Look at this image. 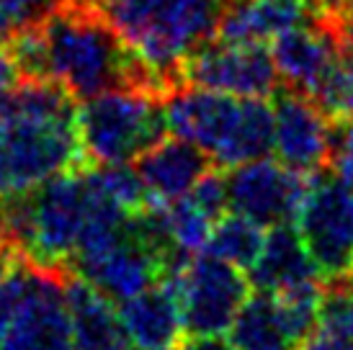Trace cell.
Wrapping results in <instances>:
<instances>
[{"instance_id": "cell-1", "label": "cell", "mask_w": 353, "mask_h": 350, "mask_svg": "<svg viewBox=\"0 0 353 350\" xmlns=\"http://www.w3.org/2000/svg\"><path fill=\"white\" fill-rule=\"evenodd\" d=\"M44 34L52 78L78 103L121 88H148L160 96L148 65L111 26L96 0H59L44 19Z\"/></svg>"}, {"instance_id": "cell-2", "label": "cell", "mask_w": 353, "mask_h": 350, "mask_svg": "<svg viewBox=\"0 0 353 350\" xmlns=\"http://www.w3.org/2000/svg\"><path fill=\"white\" fill-rule=\"evenodd\" d=\"M148 65L160 96L183 85V65L216 37L227 0H96Z\"/></svg>"}, {"instance_id": "cell-3", "label": "cell", "mask_w": 353, "mask_h": 350, "mask_svg": "<svg viewBox=\"0 0 353 350\" xmlns=\"http://www.w3.org/2000/svg\"><path fill=\"white\" fill-rule=\"evenodd\" d=\"M165 116L170 134L201 147L225 170L274 150V106L263 98L181 85L165 96Z\"/></svg>"}, {"instance_id": "cell-4", "label": "cell", "mask_w": 353, "mask_h": 350, "mask_svg": "<svg viewBox=\"0 0 353 350\" xmlns=\"http://www.w3.org/2000/svg\"><path fill=\"white\" fill-rule=\"evenodd\" d=\"M75 127L88 165L129 163L170 132L165 101L148 88L106 90L80 101Z\"/></svg>"}, {"instance_id": "cell-5", "label": "cell", "mask_w": 353, "mask_h": 350, "mask_svg": "<svg viewBox=\"0 0 353 350\" xmlns=\"http://www.w3.org/2000/svg\"><path fill=\"white\" fill-rule=\"evenodd\" d=\"M88 165L75 119L0 121V198L26 194L59 173Z\"/></svg>"}, {"instance_id": "cell-6", "label": "cell", "mask_w": 353, "mask_h": 350, "mask_svg": "<svg viewBox=\"0 0 353 350\" xmlns=\"http://www.w3.org/2000/svg\"><path fill=\"white\" fill-rule=\"evenodd\" d=\"M296 232L312 255L323 281L353 273V188L338 175H310V185L296 212Z\"/></svg>"}, {"instance_id": "cell-7", "label": "cell", "mask_w": 353, "mask_h": 350, "mask_svg": "<svg viewBox=\"0 0 353 350\" xmlns=\"http://www.w3.org/2000/svg\"><path fill=\"white\" fill-rule=\"evenodd\" d=\"M170 278L186 335H225L253 289L243 268L212 253L191 255Z\"/></svg>"}, {"instance_id": "cell-8", "label": "cell", "mask_w": 353, "mask_h": 350, "mask_svg": "<svg viewBox=\"0 0 353 350\" xmlns=\"http://www.w3.org/2000/svg\"><path fill=\"white\" fill-rule=\"evenodd\" d=\"M65 278V268L29 262V283L0 340V350H78Z\"/></svg>"}, {"instance_id": "cell-9", "label": "cell", "mask_w": 353, "mask_h": 350, "mask_svg": "<svg viewBox=\"0 0 353 350\" xmlns=\"http://www.w3.org/2000/svg\"><path fill=\"white\" fill-rule=\"evenodd\" d=\"M279 68L265 44L212 39L183 65V85L209 88L243 98H268L279 90Z\"/></svg>"}, {"instance_id": "cell-10", "label": "cell", "mask_w": 353, "mask_h": 350, "mask_svg": "<svg viewBox=\"0 0 353 350\" xmlns=\"http://www.w3.org/2000/svg\"><path fill=\"white\" fill-rule=\"evenodd\" d=\"M310 185V175H302L274 160H253L227 173L230 209L248 216L250 222L271 229L276 224H292Z\"/></svg>"}, {"instance_id": "cell-11", "label": "cell", "mask_w": 353, "mask_h": 350, "mask_svg": "<svg viewBox=\"0 0 353 350\" xmlns=\"http://www.w3.org/2000/svg\"><path fill=\"white\" fill-rule=\"evenodd\" d=\"M70 271L96 286L111 302H124L134 294L163 281L168 273L165 255L137 232L134 216L129 219V229L119 240L106 245L99 253L83 255L70 262Z\"/></svg>"}, {"instance_id": "cell-12", "label": "cell", "mask_w": 353, "mask_h": 350, "mask_svg": "<svg viewBox=\"0 0 353 350\" xmlns=\"http://www.w3.org/2000/svg\"><path fill=\"white\" fill-rule=\"evenodd\" d=\"M274 150L279 163L302 175L330 167L335 124L312 98L289 85L274 93Z\"/></svg>"}, {"instance_id": "cell-13", "label": "cell", "mask_w": 353, "mask_h": 350, "mask_svg": "<svg viewBox=\"0 0 353 350\" xmlns=\"http://www.w3.org/2000/svg\"><path fill=\"white\" fill-rule=\"evenodd\" d=\"M271 54L286 85L312 96L338 54L335 23L320 8H314L307 21L276 34Z\"/></svg>"}, {"instance_id": "cell-14", "label": "cell", "mask_w": 353, "mask_h": 350, "mask_svg": "<svg viewBox=\"0 0 353 350\" xmlns=\"http://www.w3.org/2000/svg\"><path fill=\"white\" fill-rule=\"evenodd\" d=\"M117 311L132 350H178L186 338L170 276L119 302Z\"/></svg>"}, {"instance_id": "cell-15", "label": "cell", "mask_w": 353, "mask_h": 350, "mask_svg": "<svg viewBox=\"0 0 353 350\" xmlns=\"http://www.w3.org/2000/svg\"><path fill=\"white\" fill-rule=\"evenodd\" d=\"M134 170L152 201L170 204L183 198L199 178L212 170V157L194 142L173 134L163 136L157 145L134 157Z\"/></svg>"}, {"instance_id": "cell-16", "label": "cell", "mask_w": 353, "mask_h": 350, "mask_svg": "<svg viewBox=\"0 0 353 350\" xmlns=\"http://www.w3.org/2000/svg\"><path fill=\"white\" fill-rule=\"evenodd\" d=\"M250 286L258 291L279 294L302 283L323 281L312 255L292 224H276L263 237V247L255 265L248 271Z\"/></svg>"}, {"instance_id": "cell-17", "label": "cell", "mask_w": 353, "mask_h": 350, "mask_svg": "<svg viewBox=\"0 0 353 350\" xmlns=\"http://www.w3.org/2000/svg\"><path fill=\"white\" fill-rule=\"evenodd\" d=\"M65 296H68L78 350H132L114 302L103 296L96 286L68 271Z\"/></svg>"}, {"instance_id": "cell-18", "label": "cell", "mask_w": 353, "mask_h": 350, "mask_svg": "<svg viewBox=\"0 0 353 350\" xmlns=\"http://www.w3.org/2000/svg\"><path fill=\"white\" fill-rule=\"evenodd\" d=\"M227 342L232 350H296V340L286 327L276 296L258 289L250 291L232 320Z\"/></svg>"}, {"instance_id": "cell-19", "label": "cell", "mask_w": 353, "mask_h": 350, "mask_svg": "<svg viewBox=\"0 0 353 350\" xmlns=\"http://www.w3.org/2000/svg\"><path fill=\"white\" fill-rule=\"evenodd\" d=\"M78 101L54 78H21L0 90V121L75 119Z\"/></svg>"}, {"instance_id": "cell-20", "label": "cell", "mask_w": 353, "mask_h": 350, "mask_svg": "<svg viewBox=\"0 0 353 350\" xmlns=\"http://www.w3.org/2000/svg\"><path fill=\"white\" fill-rule=\"evenodd\" d=\"M296 350H353V278L325 281L312 332Z\"/></svg>"}, {"instance_id": "cell-21", "label": "cell", "mask_w": 353, "mask_h": 350, "mask_svg": "<svg viewBox=\"0 0 353 350\" xmlns=\"http://www.w3.org/2000/svg\"><path fill=\"white\" fill-rule=\"evenodd\" d=\"M263 227L261 224L250 222L248 216L243 214H230L219 216L212 227V234H209V243H206L204 253H212L222 260L232 262L243 271H250L261 255V247H263Z\"/></svg>"}, {"instance_id": "cell-22", "label": "cell", "mask_w": 353, "mask_h": 350, "mask_svg": "<svg viewBox=\"0 0 353 350\" xmlns=\"http://www.w3.org/2000/svg\"><path fill=\"white\" fill-rule=\"evenodd\" d=\"M163 212H165L168 234L178 250L186 255L204 253L214 222L206 214H201L186 196L178 201H170V204H163Z\"/></svg>"}, {"instance_id": "cell-23", "label": "cell", "mask_w": 353, "mask_h": 350, "mask_svg": "<svg viewBox=\"0 0 353 350\" xmlns=\"http://www.w3.org/2000/svg\"><path fill=\"white\" fill-rule=\"evenodd\" d=\"M10 57L19 68L21 78H52L50 68V44L44 34V21L16 31L6 39Z\"/></svg>"}, {"instance_id": "cell-24", "label": "cell", "mask_w": 353, "mask_h": 350, "mask_svg": "<svg viewBox=\"0 0 353 350\" xmlns=\"http://www.w3.org/2000/svg\"><path fill=\"white\" fill-rule=\"evenodd\" d=\"M59 0H0V39L6 41L16 31L41 23Z\"/></svg>"}, {"instance_id": "cell-25", "label": "cell", "mask_w": 353, "mask_h": 350, "mask_svg": "<svg viewBox=\"0 0 353 350\" xmlns=\"http://www.w3.org/2000/svg\"><path fill=\"white\" fill-rule=\"evenodd\" d=\"M186 198L196 206L201 214H206L212 222L230 212V194H227V175L219 170H209L196 181V185L186 194Z\"/></svg>"}, {"instance_id": "cell-26", "label": "cell", "mask_w": 353, "mask_h": 350, "mask_svg": "<svg viewBox=\"0 0 353 350\" xmlns=\"http://www.w3.org/2000/svg\"><path fill=\"white\" fill-rule=\"evenodd\" d=\"M26 283H29V262L26 260H21L13 271L0 278V340L8 330L21 296L26 291Z\"/></svg>"}, {"instance_id": "cell-27", "label": "cell", "mask_w": 353, "mask_h": 350, "mask_svg": "<svg viewBox=\"0 0 353 350\" xmlns=\"http://www.w3.org/2000/svg\"><path fill=\"white\" fill-rule=\"evenodd\" d=\"M330 170H333L345 185L353 188V119L351 121H343V124H335Z\"/></svg>"}, {"instance_id": "cell-28", "label": "cell", "mask_w": 353, "mask_h": 350, "mask_svg": "<svg viewBox=\"0 0 353 350\" xmlns=\"http://www.w3.org/2000/svg\"><path fill=\"white\" fill-rule=\"evenodd\" d=\"M21 260H23V258H21V253L13 247V243H10L8 232H6V224H3V216H0V278H3L6 273L13 271Z\"/></svg>"}, {"instance_id": "cell-29", "label": "cell", "mask_w": 353, "mask_h": 350, "mask_svg": "<svg viewBox=\"0 0 353 350\" xmlns=\"http://www.w3.org/2000/svg\"><path fill=\"white\" fill-rule=\"evenodd\" d=\"M178 350H232L222 335H186Z\"/></svg>"}, {"instance_id": "cell-30", "label": "cell", "mask_w": 353, "mask_h": 350, "mask_svg": "<svg viewBox=\"0 0 353 350\" xmlns=\"http://www.w3.org/2000/svg\"><path fill=\"white\" fill-rule=\"evenodd\" d=\"M19 80H21L19 68H16V62L10 57L6 41L0 39V90H3V88H10L13 83H19Z\"/></svg>"}, {"instance_id": "cell-31", "label": "cell", "mask_w": 353, "mask_h": 350, "mask_svg": "<svg viewBox=\"0 0 353 350\" xmlns=\"http://www.w3.org/2000/svg\"><path fill=\"white\" fill-rule=\"evenodd\" d=\"M351 278H353V273H351Z\"/></svg>"}, {"instance_id": "cell-32", "label": "cell", "mask_w": 353, "mask_h": 350, "mask_svg": "<svg viewBox=\"0 0 353 350\" xmlns=\"http://www.w3.org/2000/svg\"><path fill=\"white\" fill-rule=\"evenodd\" d=\"M314 3H317V0H314Z\"/></svg>"}]
</instances>
